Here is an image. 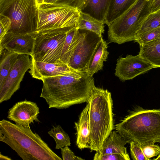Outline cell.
Returning a JSON list of instances; mask_svg holds the SVG:
<instances>
[{
	"label": "cell",
	"mask_w": 160,
	"mask_h": 160,
	"mask_svg": "<svg viewBox=\"0 0 160 160\" xmlns=\"http://www.w3.org/2000/svg\"><path fill=\"white\" fill-rule=\"evenodd\" d=\"M40 97L49 108L65 109L87 102L95 87L94 79L86 72L73 69L53 77L43 78Z\"/></svg>",
	"instance_id": "obj_1"
},
{
	"label": "cell",
	"mask_w": 160,
	"mask_h": 160,
	"mask_svg": "<svg viewBox=\"0 0 160 160\" xmlns=\"http://www.w3.org/2000/svg\"><path fill=\"white\" fill-rule=\"evenodd\" d=\"M0 141L15 151L23 160H62L30 127L0 121Z\"/></svg>",
	"instance_id": "obj_2"
},
{
	"label": "cell",
	"mask_w": 160,
	"mask_h": 160,
	"mask_svg": "<svg viewBox=\"0 0 160 160\" xmlns=\"http://www.w3.org/2000/svg\"><path fill=\"white\" fill-rule=\"evenodd\" d=\"M89 103V122L91 152L101 148L114 128L111 93L107 89L93 88L88 101Z\"/></svg>",
	"instance_id": "obj_3"
},
{
	"label": "cell",
	"mask_w": 160,
	"mask_h": 160,
	"mask_svg": "<svg viewBox=\"0 0 160 160\" xmlns=\"http://www.w3.org/2000/svg\"><path fill=\"white\" fill-rule=\"evenodd\" d=\"M115 128L129 143L131 141L141 144L160 142V109H145L137 106Z\"/></svg>",
	"instance_id": "obj_4"
},
{
	"label": "cell",
	"mask_w": 160,
	"mask_h": 160,
	"mask_svg": "<svg viewBox=\"0 0 160 160\" xmlns=\"http://www.w3.org/2000/svg\"><path fill=\"white\" fill-rule=\"evenodd\" d=\"M152 0H138L127 11L109 26L108 39L121 44L134 40L143 22L151 13Z\"/></svg>",
	"instance_id": "obj_5"
},
{
	"label": "cell",
	"mask_w": 160,
	"mask_h": 160,
	"mask_svg": "<svg viewBox=\"0 0 160 160\" xmlns=\"http://www.w3.org/2000/svg\"><path fill=\"white\" fill-rule=\"evenodd\" d=\"M0 14L11 20L8 32L32 33L37 31L38 8L36 0H0Z\"/></svg>",
	"instance_id": "obj_6"
},
{
	"label": "cell",
	"mask_w": 160,
	"mask_h": 160,
	"mask_svg": "<svg viewBox=\"0 0 160 160\" xmlns=\"http://www.w3.org/2000/svg\"><path fill=\"white\" fill-rule=\"evenodd\" d=\"M72 28L51 29L32 33L35 40L31 58L49 63L62 62L60 57L67 32Z\"/></svg>",
	"instance_id": "obj_7"
},
{
	"label": "cell",
	"mask_w": 160,
	"mask_h": 160,
	"mask_svg": "<svg viewBox=\"0 0 160 160\" xmlns=\"http://www.w3.org/2000/svg\"><path fill=\"white\" fill-rule=\"evenodd\" d=\"M38 8L36 31L77 27L80 12L77 9L63 5L45 2L39 5Z\"/></svg>",
	"instance_id": "obj_8"
},
{
	"label": "cell",
	"mask_w": 160,
	"mask_h": 160,
	"mask_svg": "<svg viewBox=\"0 0 160 160\" xmlns=\"http://www.w3.org/2000/svg\"><path fill=\"white\" fill-rule=\"evenodd\" d=\"M79 29L80 38L72 53L68 65L75 70L85 72L91 58L102 37L88 30Z\"/></svg>",
	"instance_id": "obj_9"
},
{
	"label": "cell",
	"mask_w": 160,
	"mask_h": 160,
	"mask_svg": "<svg viewBox=\"0 0 160 160\" xmlns=\"http://www.w3.org/2000/svg\"><path fill=\"white\" fill-rule=\"evenodd\" d=\"M29 55L20 54L9 73L0 87V103L10 99L20 88L26 72L30 69L32 59Z\"/></svg>",
	"instance_id": "obj_10"
},
{
	"label": "cell",
	"mask_w": 160,
	"mask_h": 160,
	"mask_svg": "<svg viewBox=\"0 0 160 160\" xmlns=\"http://www.w3.org/2000/svg\"><path fill=\"white\" fill-rule=\"evenodd\" d=\"M117 61L115 75L122 82L132 79L153 68L138 54L127 55L124 58L120 57Z\"/></svg>",
	"instance_id": "obj_11"
},
{
	"label": "cell",
	"mask_w": 160,
	"mask_h": 160,
	"mask_svg": "<svg viewBox=\"0 0 160 160\" xmlns=\"http://www.w3.org/2000/svg\"><path fill=\"white\" fill-rule=\"evenodd\" d=\"M34 40L32 33L8 32L0 40V51L5 49L31 56Z\"/></svg>",
	"instance_id": "obj_12"
},
{
	"label": "cell",
	"mask_w": 160,
	"mask_h": 160,
	"mask_svg": "<svg viewBox=\"0 0 160 160\" xmlns=\"http://www.w3.org/2000/svg\"><path fill=\"white\" fill-rule=\"evenodd\" d=\"M39 109L36 102L26 100L16 103L8 112L7 118L16 124L30 127L34 121L39 122Z\"/></svg>",
	"instance_id": "obj_13"
},
{
	"label": "cell",
	"mask_w": 160,
	"mask_h": 160,
	"mask_svg": "<svg viewBox=\"0 0 160 160\" xmlns=\"http://www.w3.org/2000/svg\"><path fill=\"white\" fill-rule=\"evenodd\" d=\"M31 59L32 66L29 72L32 78L40 80L43 78L60 75L73 69L62 62L51 63L36 61L32 58Z\"/></svg>",
	"instance_id": "obj_14"
},
{
	"label": "cell",
	"mask_w": 160,
	"mask_h": 160,
	"mask_svg": "<svg viewBox=\"0 0 160 160\" xmlns=\"http://www.w3.org/2000/svg\"><path fill=\"white\" fill-rule=\"evenodd\" d=\"M129 142L123 138L117 131H112L100 149L94 155L100 156L108 154H118L126 160H130L125 145Z\"/></svg>",
	"instance_id": "obj_15"
},
{
	"label": "cell",
	"mask_w": 160,
	"mask_h": 160,
	"mask_svg": "<svg viewBox=\"0 0 160 160\" xmlns=\"http://www.w3.org/2000/svg\"><path fill=\"white\" fill-rule=\"evenodd\" d=\"M77 131L76 143L80 149L90 148V131L89 122V103L86 105L80 113L79 120L75 122Z\"/></svg>",
	"instance_id": "obj_16"
},
{
	"label": "cell",
	"mask_w": 160,
	"mask_h": 160,
	"mask_svg": "<svg viewBox=\"0 0 160 160\" xmlns=\"http://www.w3.org/2000/svg\"><path fill=\"white\" fill-rule=\"evenodd\" d=\"M110 1L111 0H85L80 11L105 23Z\"/></svg>",
	"instance_id": "obj_17"
},
{
	"label": "cell",
	"mask_w": 160,
	"mask_h": 160,
	"mask_svg": "<svg viewBox=\"0 0 160 160\" xmlns=\"http://www.w3.org/2000/svg\"><path fill=\"white\" fill-rule=\"evenodd\" d=\"M108 43L102 38L98 43L87 67L85 72L92 77L94 74L102 69L103 62L106 61L109 52Z\"/></svg>",
	"instance_id": "obj_18"
},
{
	"label": "cell",
	"mask_w": 160,
	"mask_h": 160,
	"mask_svg": "<svg viewBox=\"0 0 160 160\" xmlns=\"http://www.w3.org/2000/svg\"><path fill=\"white\" fill-rule=\"evenodd\" d=\"M138 55L153 68L160 67V39L140 45Z\"/></svg>",
	"instance_id": "obj_19"
},
{
	"label": "cell",
	"mask_w": 160,
	"mask_h": 160,
	"mask_svg": "<svg viewBox=\"0 0 160 160\" xmlns=\"http://www.w3.org/2000/svg\"><path fill=\"white\" fill-rule=\"evenodd\" d=\"M138 0H111L105 24L108 26L127 11Z\"/></svg>",
	"instance_id": "obj_20"
},
{
	"label": "cell",
	"mask_w": 160,
	"mask_h": 160,
	"mask_svg": "<svg viewBox=\"0 0 160 160\" xmlns=\"http://www.w3.org/2000/svg\"><path fill=\"white\" fill-rule=\"evenodd\" d=\"M80 37V31L78 28H72L68 32L61 55V61L68 64L72 53L78 42Z\"/></svg>",
	"instance_id": "obj_21"
},
{
	"label": "cell",
	"mask_w": 160,
	"mask_h": 160,
	"mask_svg": "<svg viewBox=\"0 0 160 160\" xmlns=\"http://www.w3.org/2000/svg\"><path fill=\"white\" fill-rule=\"evenodd\" d=\"M19 55L5 49L0 51V87L16 62Z\"/></svg>",
	"instance_id": "obj_22"
},
{
	"label": "cell",
	"mask_w": 160,
	"mask_h": 160,
	"mask_svg": "<svg viewBox=\"0 0 160 160\" xmlns=\"http://www.w3.org/2000/svg\"><path fill=\"white\" fill-rule=\"evenodd\" d=\"M104 23L101 22L89 15L80 12L77 28L93 32L102 37L104 33Z\"/></svg>",
	"instance_id": "obj_23"
},
{
	"label": "cell",
	"mask_w": 160,
	"mask_h": 160,
	"mask_svg": "<svg viewBox=\"0 0 160 160\" xmlns=\"http://www.w3.org/2000/svg\"><path fill=\"white\" fill-rule=\"evenodd\" d=\"M159 27L160 9L157 11L151 13L147 16L137 32L135 40L143 33Z\"/></svg>",
	"instance_id": "obj_24"
},
{
	"label": "cell",
	"mask_w": 160,
	"mask_h": 160,
	"mask_svg": "<svg viewBox=\"0 0 160 160\" xmlns=\"http://www.w3.org/2000/svg\"><path fill=\"white\" fill-rule=\"evenodd\" d=\"M48 133L55 141L56 149H61L67 146H71L69 136L59 125L56 127H53Z\"/></svg>",
	"instance_id": "obj_25"
},
{
	"label": "cell",
	"mask_w": 160,
	"mask_h": 160,
	"mask_svg": "<svg viewBox=\"0 0 160 160\" xmlns=\"http://www.w3.org/2000/svg\"><path fill=\"white\" fill-rule=\"evenodd\" d=\"M160 39V27L146 32L140 35L134 40L139 45Z\"/></svg>",
	"instance_id": "obj_26"
},
{
	"label": "cell",
	"mask_w": 160,
	"mask_h": 160,
	"mask_svg": "<svg viewBox=\"0 0 160 160\" xmlns=\"http://www.w3.org/2000/svg\"><path fill=\"white\" fill-rule=\"evenodd\" d=\"M154 142H147L141 144L142 148L147 160L160 154V147Z\"/></svg>",
	"instance_id": "obj_27"
},
{
	"label": "cell",
	"mask_w": 160,
	"mask_h": 160,
	"mask_svg": "<svg viewBox=\"0 0 160 160\" xmlns=\"http://www.w3.org/2000/svg\"><path fill=\"white\" fill-rule=\"evenodd\" d=\"M130 151L131 158L133 160H147L143 152L141 144L135 141H131Z\"/></svg>",
	"instance_id": "obj_28"
},
{
	"label": "cell",
	"mask_w": 160,
	"mask_h": 160,
	"mask_svg": "<svg viewBox=\"0 0 160 160\" xmlns=\"http://www.w3.org/2000/svg\"><path fill=\"white\" fill-rule=\"evenodd\" d=\"M85 0H44L43 2L61 4L80 11Z\"/></svg>",
	"instance_id": "obj_29"
},
{
	"label": "cell",
	"mask_w": 160,
	"mask_h": 160,
	"mask_svg": "<svg viewBox=\"0 0 160 160\" xmlns=\"http://www.w3.org/2000/svg\"><path fill=\"white\" fill-rule=\"evenodd\" d=\"M0 40L9 31L11 28V21L9 18L0 14Z\"/></svg>",
	"instance_id": "obj_30"
},
{
	"label": "cell",
	"mask_w": 160,
	"mask_h": 160,
	"mask_svg": "<svg viewBox=\"0 0 160 160\" xmlns=\"http://www.w3.org/2000/svg\"><path fill=\"white\" fill-rule=\"evenodd\" d=\"M68 146H67L61 148V154L63 160H83L80 157L76 156L74 153L69 148Z\"/></svg>",
	"instance_id": "obj_31"
},
{
	"label": "cell",
	"mask_w": 160,
	"mask_h": 160,
	"mask_svg": "<svg viewBox=\"0 0 160 160\" xmlns=\"http://www.w3.org/2000/svg\"><path fill=\"white\" fill-rule=\"evenodd\" d=\"M94 160H126L121 155L118 154H108L100 156L94 155Z\"/></svg>",
	"instance_id": "obj_32"
},
{
	"label": "cell",
	"mask_w": 160,
	"mask_h": 160,
	"mask_svg": "<svg viewBox=\"0 0 160 160\" xmlns=\"http://www.w3.org/2000/svg\"><path fill=\"white\" fill-rule=\"evenodd\" d=\"M160 9V0H152L151 6V12L152 13Z\"/></svg>",
	"instance_id": "obj_33"
},
{
	"label": "cell",
	"mask_w": 160,
	"mask_h": 160,
	"mask_svg": "<svg viewBox=\"0 0 160 160\" xmlns=\"http://www.w3.org/2000/svg\"><path fill=\"white\" fill-rule=\"evenodd\" d=\"M0 160H11L12 159L7 156H4L2 155L1 153H0Z\"/></svg>",
	"instance_id": "obj_34"
},
{
	"label": "cell",
	"mask_w": 160,
	"mask_h": 160,
	"mask_svg": "<svg viewBox=\"0 0 160 160\" xmlns=\"http://www.w3.org/2000/svg\"><path fill=\"white\" fill-rule=\"evenodd\" d=\"M44 0H36L37 3L38 5L43 2Z\"/></svg>",
	"instance_id": "obj_35"
},
{
	"label": "cell",
	"mask_w": 160,
	"mask_h": 160,
	"mask_svg": "<svg viewBox=\"0 0 160 160\" xmlns=\"http://www.w3.org/2000/svg\"><path fill=\"white\" fill-rule=\"evenodd\" d=\"M154 159L160 160V154H159L158 156L156 158H155Z\"/></svg>",
	"instance_id": "obj_36"
}]
</instances>
